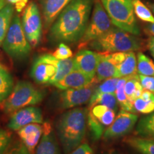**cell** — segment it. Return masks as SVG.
<instances>
[{
	"instance_id": "17",
	"label": "cell",
	"mask_w": 154,
	"mask_h": 154,
	"mask_svg": "<svg viewBox=\"0 0 154 154\" xmlns=\"http://www.w3.org/2000/svg\"><path fill=\"white\" fill-rule=\"evenodd\" d=\"M95 79L96 77L92 79L80 71L74 70L54 85L61 90L80 88L90 85Z\"/></svg>"
},
{
	"instance_id": "34",
	"label": "cell",
	"mask_w": 154,
	"mask_h": 154,
	"mask_svg": "<svg viewBox=\"0 0 154 154\" xmlns=\"http://www.w3.org/2000/svg\"><path fill=\"white\" fill-rule=\"evenodd\" d=\"M11 135L5 130H0V154H5L10 146Z\"/></svg>"
},
{
	"instance_id": "40",
	"label": "cell",
	"mask_w": 154,
	"mask_h": 154,
	"mask_svg": "<svg viewBox=\"0 0 154 154\" xmlns=\"http://www.w3.org/2000/svg\"><path fill=\"white\" fill-rule=\"evenodd\" d=\"M7 2H8L9 4H11V5H17V4H18L19 2H22V0H6Z\"/></svg>"
},
{
	"instance_id": "22",
	"label": "cell",
	"mask_w": 154,
	"mask_h": 154,
	"mask_svg": "<svg viewBox=\"0 0 154 154\" xmlns=\"http://www.w3.org/2000/svg\"><path fill=\"white\" fill-rule=\"evenodd\" d=\"M153 111H154V94L143 89L139 97L134 101L133 113L149 114Z\"/></svg>"
},
{
	"instance_id": "6",
	"label": "cell",
	"mask_w": 154,
	"mask_h": 154,
	"mask_svg": "<svg viewBox=\"0 0 154 154\" xmlns=\"http://www.w3.org/2000/svg\"><path fill=\"white\" fill-rule=\"evenodd\" d=\"M3 49L11 57L24 59L29 54L31 44L25 36L18 15L12 17L11 24L3 41Z\"/></svg>"
},
{
	"instance_id": "5",
	"label": "cell",
	"mask_w": 154,
	"mask_h": 154,
	"mask_svg": "<svg viewBox=\"0 0 154 154\" xmlns=\"http://www.w3.org/2000/svg\"><path fill=\"white\" fill-rule=\"evenodd\" d=\"M44 96V92L34 87L31 83L19 82L8 97L2 102L1 107L5 113H14L22 108L40 103Z\"/></svg>"
},
{
	"instance_id": "21",
	"label": "cell",
	"mask_w": 154,
	"mask_h": 154,
	"mask_svg": "<svg viewBox=\"0 0 154 154\" xmlns=\"http://www.w3.org/2000/svg\"><path fill=\"white\" fill-rule=\"evenodd\" d=\"M138 74L137 58L134 51L126 52L125 57L117 66V78L133 76Z\"/></svg>"
},
{
	"instance_id": "37",
	"label": "cell",
	"mask_w": 154,
	"mask_h": 154,
	"mask_svg": "<svg viewBox=\"0 0 154 154\" xmlns=\"http://www.w3.org/2000/svg\"><path fill=\"white\" fill-rule=\"evenodd\" d=\"M69 154H93V150L88 143H84L77 147Z\"/></svg>"
},
{
	"instance_id": "3",
	"label": "cell",
	"mask_w": 154,
	"mask_h": 154,
	"mask_svg": "<svg viewBox=\"0 0 154 154\" xmlns=\"http://www.w3.org/2000/svg\"><path fill=\"white\" fill-rule=\"evenodd\" d=\"M90 45L101 52H129L139 49L140 42L136 35L113 27L101 37L91 42Z\"/></svg>"
},
{
	"instance_id": "18",
	"label": "cell",
	"mask_w": 154,
	"mask_h": 154,
	"mask_svg": "<svg viewBox=\"0 0 154 154\" xmlns=\"http://www.w3.org/2000/svg\"><path fill=\"white\" fill-rule=\"evenodd\" d=\"M43 132V126L39 124H30L18 131V135L31 154H34L40 137Z\"/></svg>"
},
{
	"instance_id": "24",
	"label": "cell",
	"mask_w": 154,
	"mask_h": 154,
	"mask_svg": "<svg viewBox=\"0 0 154 154\" xmlns=\"http://www.w3.org/2000/svg\"><path fill=\"white\" fill-rule=\"evenodd\" d=\"M136 132L140 137L154 139V111L140 119L136 126Z\"/></svg>"
},
{
	"instance_id": "26",
	"label": "cell",
	"mask_w": 154,
	"mask_h": 154,
	"mask_svg": "<svg viewBox=\"0 0 154 154\" xmlns=\"http://www.w3.org/2000/svg\"><path fill=\"white\" fill-rule=\"evenodd\" d=\"M14 14V7L9 5H6L0 10V45L3 43L6 34L10 26Z\"/></svg>"
},
{
	"instance_id": "41",
	"label": "cell",
	"mask_w": 154,
	"mask_h": 154,
	"mask_svg": "<svg viewBox=\"0 0 154 154\" xmlns=\"http://www.w3.org/2000/svg\"><path fill=\"white\" fill-rule=\"evenodd\" d=\"M6 5V0H0V10Z\"/></svg>"
},
{
	"instance_id": "10",
	"label": "cell",
	"mask_w": 154,
	"mask_h": 154,
	"mask_svg": "<svg viewBox=\"0 0 154 154\" xmlns=\"http://www.w3.org/2000/svg\"><path fill=\"white\" fill-rule=\"evenodd\" d=\"M138 116L134 113L120 110L116 116L114 120L103 133L105 139H112L124 136L129 134L136 126Z\"/></svg>"
},
{
	"instance_id": "16",
	"label": "cell",
	"mask_w": 154,
	"mask_h": 154,
	"mask_svg": "<svg viewBox=\"0 0 154 154\" xmlns=\"http://www.w3.org/2000/svg\"><path fill=\"white\" fill-rule=\"evenodd\" d=\"M42 126L43 132L41 140L34 154H61L60 148L51 125L46 122Z\"/></svg>"
},
{
	"instance_id": "9",
	"label": "cell",
	"mask_w": 154,
	"mask_h": 154,
	"mask_svg": "<svg viewBox=\"0 0 154 154\" xmlns=\"http://www.w3.org/2000/svg\"><path fill=\"white\" fill-rule=\"evenodd\" d=\"M22 28L26 38L32 47H36L41 41L42 25L41 16L37 5L29 4L22 17Z\"/></svg>"
},
{
	"instance_id": "1",
	"label": "cell",
	"mask_w": 154,
	"mask_h": 154,
	"mask_svg": "<svg viewBox=\"0 0 154 154\" xmlns=\"http://www.w3.org/2000/svg\"><path fill=\"white\" fill-rule=\"evenodd\" d=\"M94 2V0H72L52 24L50 38L61 43L80 41L87 27Z\"/></svg>"
},
{
	"instance_id": "30",
	"label": "cell",
	"mask_w": 154,
	"mask_h": 154,
	"mask_svg": "<svg viewBox=\"0 0 154 154\" xmlns=\"http://www.w3.org/2000/svg\"><path fill=\"white\" fill-rule=\"evenodd\" d=\"M138 74L154 77V62L142 52L137 54Z\"/></svg>"
},
{
	"instance_id": "33",
	"label": "cell",
	"mask_w": 154,
	"mask_h": 154,
	"mask_svg": "<svg viewBox=\"0 0 154 154\" xmlns=\"http://www.w3.org/2000/svg\"><path fill=\"white\" fill-rule=\"evenodd\" d=\"M58 59H66L72 57V49L65 43H60L59 47L52 54Z\"/></svg>"
},
{
	"instance_id": "29",
	"label": "cell",
	"mask_w": 154,
	"mask_h": 154,
	"mask_svg": "<svg viewBox=\"0 0 154 154\" xmlns=\"http://www.w3.org/2000/svg\"><path fill=\"white\" fill-rule=\"evenodd\" d=\"M127 79H128V77L119 78L118 83H117L115 94L119 105L120 106L121 109L133 113V104L128 99L124 90V86Z\"/></svg>"
},
{
	"instance_id": "11",
	"label": "cell",
	"mask_w": 154,
	"mask_h": 154,
	"mask_svg": "<svg viewBox=\"0 0 154 154\" xmlns=\"http://www.w3.org/2000/svg\"><path fill=\"white\" fill-rule=\"evenodd\" d=\"M126 53H99V61L96 74V80L104 81L107 79L117 78V66L124 60Z\"/></svg>"
},
{
	"instance_id": "42",
	"label": "cell",
	"mask_w": 154,
	"mask_h": 154,
	"mask_svg": "<svg viewBox=\"0 0 154 154\" xmlns=\"http://www.w3.org/2000/svg\"><path fill=\"white\" fill-rule=\"evenodd\" d=\"M150 7H151V10L154 13V4H150Z\"/></svg>"
},
{
	"instance_id": "2",
	"label": "cell",
	"mask_w": 154,
	"mask_h": 154,
	"mask_svg": "<svg viewBox=\"0 0 154 154\" xmlns=\"http://www.w3.org/2000/svg\"><path fill=\"white\" fill-rule=\"evenodd\" d=\"M88 110L75 108L61 116L57 126L63 151L68 154L80 146L86 134Z\"/></svg>"
},
{
	"instance_id": "20",
	"label": "cell",
	"mask_w": 154,
	"mask_h": 154,
	"mask_svg": "<svg viewBox=\"0 0 154 154\" xmlns=\"http://www.w3.org/2000/svg\"><path fill=\"white\" fill-rule=\"evenodd\" d=\"M43 57L46 60L52 63L57 69V73L52 79L50 81L49 84L54 85L74 70V59L69 58L66 59H58L53 55L50 54H44Z\"/></svg>"
},
{
	"instance_id": "35",
	"label": "cell",
	"mask_w": 154,
	"mask_h": 154,
	"mask_svg": "<svg viewBox=\"0 0 154 154\" xmlns=\"http://www.w3.org/2000/svg\"><path fill=\"white\" fill-rule=\"evenodd\" d=\"M138 78L143 89L154 94V77L138 74Z\"/></svg>"
},
{
	"instance_id": "43",
	"label": "cell",
	"mask_w": 154,
	"mask_h": 154,
	"mask_svg": "<svg viewBox=\"0 0 154 154\" xmlns=\"http://www.w3.org/2000/svg\"><path fill=\"white\" fill-rule=\"evenodd\" d=\"M108 154H116V153H108Z\"/></svg>"
},
{
	"instance_id": "13",
	"label": "cell",
	"mask_w": 154,
	"mask_h": 154,
	"mask_svg": "<svg viewBox=\"0 0 154 154\" xmlns=\"http://www.w3.org/2000/svg\"><path fill=\"white\" fill-rule=\"evenodd\" d=\"M43 116L41 109L36 107L22 108L11 115L8 126L13 131H19L30 124H42Z\"/></svg>"
},
{
	"instance_id": "27",
	"label": "cell",
	"mask_w": 154,
	"mask_h": 154,
	"mask_svg": "<svg viewBox=\"0 0 154 154\" xmlns=\"http://www.w3.org/2000/svg\"><path fill=\"white\" fill-rule=\"evenodd\" d=\"M124 90L128 99L133 104L134 101L139 97L143 90L140 83L138 74L128 77L124 86Z\"/></svg>"
},
{
	"instance_id": "31",
	"label": "cell",
	"mask_w": 154,
	"mask_h": 154,
	"mask_svg": "<svg viewBox=\"0 0 154 154\" xmlns=\"http://www.w3.org/2000/svg\"><path fill=\"white\" fill-rule=\"evenodd\" d=\"M133 5L134 14L138 19L151 24L154 23V16L151 10L140 0H134Z\"/></svg>"
},
{
	"instance_id": "15",
	"label": "cell",
	"mask_w": 154,
	"mask_h": 154,
	"mask_svg": "<svg viewBox=\"0 0 154 154\" xmlns=\"http://www.w3.org/2000/svg\"><path fill=\"white\" fill-rule=\"evenodd\" d=\"M56 73V66L52 63L46 60L43 55H42L34 61L31 71V76L38 84H49Z\"/></svg>"
},
{
	"instance_id": "25",
	"label": "cell",
	"mask_w": 154,
	"mask_h": 154,
	"mask_svg": "<svg viewBox=\"0 0 154 154\" xmlns=\"http://www.w3.org/2000/svg\"><path fill=\"white\" fill-rule=\"evenodd\" d=\"M14 82L9 71L0 63V103L8 97L13 89Z\"/></svg>"
},
{
	"instance_id": "12",
	"label": "cell",
	"mask_w": 154,
	"mask_h": 154,
	"mask_svg": "<svg viewBox=\"0 0 154 154\" xmlns=\"http://www.w3.org/2000/svg\"><path fill=\"white\" fill-rule=\"evenodd\" d=\"M96 81H97L96 79L90 85L86 87L63 90L60 95V103L62 108L72 109L89 101L96 88L94 85Z\"/></svg>"
},
{
	"instance_id": "14",
	"label": "cell",
	"mask_w": 154,
	"mask_h": 154,
	"mask_svg": "<svg viewBox=\"0 0 154 154\" xmlns=\"http://www.w3.org/2000/svg\"><path fill=\"white\" fill-rule=\"evenodd\" d=\"M99 61V53L90 50H81L74 58V70L82 72L94 79L96 77V68Z\"/></svg>"
},
{
	"instance_id": "4",
	"label": "cell",
	"mask_w": 154,
	"mask_h": 154,
	"mask_svg": "<svg viewBox=\"0 0 154 154\" xmlns=\"http://www.w3.org/2000/svg\"><path fill=\"white\" fill-rule=\"evenodd\" d=\"M133 1L100 0L116 27L137 36L140 34V29L135 17Z\"/></svg>"
},
{
	"instance_id": "39",
	"label": "cell",
	"mask_w": 154,
	"mask_h": 154,
	"mask_svg": "<svg viewBox=\"0 0 154 154\" xmlns=\"http://www.w3.org/2000/svg\"><path fill=\"white\" fill-rule=\"evenodd\" d=\"M146 30L148 31V32H149L151 35L154 36V23H151V24L149 25V26L146 27Z\"/></svg>"
},
{
	"instance_id": "38",
	"label": "cell",
	"mask_w": 154,
	"mask_h": 154,
	"mask_svg": "<svg viewBox=\"0 0 154 154\" xmlns=\"http://www.w3.org/2000/svg\"><path fill=\"white\" fill-rule=\"evenodd\" d=\"M149 49L150 52H151L152 57H153L154 59V36H151L150 38L149 41Z\"/></svg>"
},
{
	"instance_id": "28",
	"label": "cell",
	"mask_w": 154,
	"mask_h": 154,
	"mask_svg": "<svg viewBox=\"0 0 154 154\" xmlns=\"http://www.w3.org/2000/svg\"><path fill=\"white\" fill-rule=\"evenodd\" d=\"M96 104H101L106 106L112 110L117 112L119 109V103L117 101L115 94L104 93L98 95H92L89 100V108Z\"/></svg>"
},
{
	"instance_id": "36",
	"label": "cell",
	"mask_w": 154,
	"mask_h": 154,
	"mask_svg": "<svg viewBox=\"0 0 154 154\" xmlns=\"http://www.w3.org/2000/svg\"><path fill=\"white\" fill-rule=\"evenodd\" d=\"M5 154H31L29 150L23 143H17L10 146Z\"/></svg>"
},
{
	"instance_id": "19",
	"label": "cell",
	"mask_w": 154,
	"mask_h": 154,
	"mask_svg": "<svg viewBox=\"0 0 154 154\" xmlns=\"http://www.w3.org/2000/svg\"><path fill=\"white\" fill-rule=\"evenodd\" d=\"M72 0H39L46 27L54 22L61 11Z\"/></svg>"
},
{
	"instance_id": "7",
	"label": "cell",
	"mask_w": 154,
	"mask_h": 154,
	"mask_svg": "<svg viewBox=\"0 0 154 154\" xmlns=\"http://www.w3.org/2000/svg\"><path fill=\"white\" fill-rule=\"evenodd\" d=\"M113 25L100 0H94L91 19L80 39V46L84 47L101 37L113 28Z\"/></svg>"
},
{
	"instance_id": "32",
	"label": "cell",
	"mask_w": 154,
	"mask_h": 154,
	"mask_svg": "<svg viewBox=\"0 0 154 154\" xmlns=\"http://www.w3.org/2000/svg\"><path fill=\"white\" fill-rule=\"evenodd\" d=\"M119 78H110L104 80V82L101 83L99 86H96L93 95H98L100 94L110 93L115 94L116 89L117 83Z\"/></svg>"
},
{
	"instance_id": "8",
	"label": "cell",
	"mask_w": 154,
	"mask_h": 154,
	"mask_svg": "<svg viewBox=\"0 0 154 154\" xmlns=\"http://www.w3.org/2000/svg\"><path fill=\"white\" fill-rule=\"evenodd\" d=\"M116 112L106 106L96 104L90 107L87 122L94 140H99L106 129L112 124Z\"/></svg>"
},
{
	"instance_id": "23",
	"label": "cell",
	"mask_w": 154,
	"mask_h": 154,
	"mask_svg": "<svg viewBox=\"0 0 154 154\" xmlns=\"http://www.w3.org/2000/svg\"><path fill=\"white\" fill-rule=\"evenodd\" d=\"M125 142L141 154H154V139L143 137H131Z\"/></svg>"
}]
</instances>
